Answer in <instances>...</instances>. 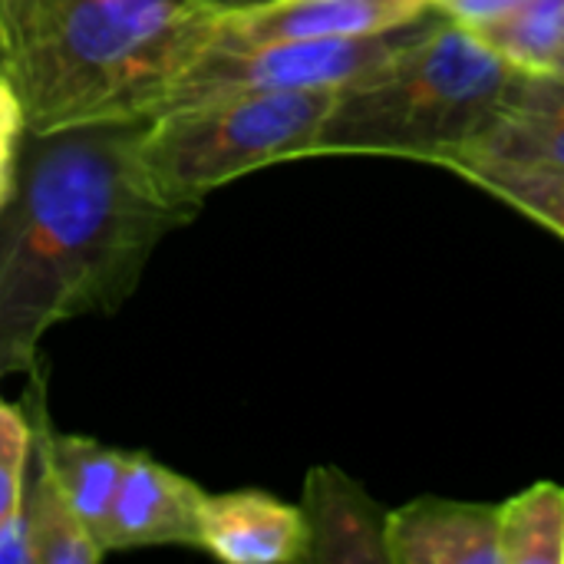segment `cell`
<instances>
[{"label": "cell", "mask_w": 564, "mask_h": 564, "mask_svg": "<svg viewBox=\"0 0 564 564\" xmlns=\"http://www.w3.org/2000/svg\"><path fill=\"white\" fill-rule=\"evenodd\" d=\"M552 73H562L564 76V17H562V40H558V59H555V69Z\"/></svg>", "instance_id": "obj_21"}, {"label": "cell", "mask_w": 564, "mask_h": 564, "mask_svg": "<svg viewBox=\"0 0 564 564\" xmlns=\"http://www.w3.org/2000/svg\"><path fill=\"white\" fill-rule=\"evenodd\" d=\"M20 516L30 529L33 564H96L106 555L93 529L73 512L69 499L63 496L36 436L30 446Z\"/></svg>", "instance_id": "obj_12"}, {"label": "cell", "mask_w": 564, "mask_h": 564, "mask_svg": "<svg viewBox=\"0 0 564 564\" xmlns=\"http://www.w3.org/2000/svg\"><path fill=\"white\" fill-rule=\"evenodd\" d=\"M334 93H254L152 116L139 162L159 198L198 205L258 169L311 159Z\"/></svg>", "instance_id": "obj_4"}, {"label": "cell", "mask_w": 564, "mask_h": 564, "mask_svg": "<svg viewBox=\"0 0 564 564\" xmlns=\"http://www.w3.org/2000/svg\"><path fill=\"white\" fill-rule=\"evenodd\" d=\"M469 185L489 192L492 198L506 202L509 208L522 212L535 225L564 238V169L545 165H519L499 159H476V155H443L433 162Z\"/></svg>", "instance_id": "obj_13"}, {"label": "cell", "mask_w": 564, "mask_h": 564, "mask_svg": "<svg viewBox=\"0 0 564 564\" xmlns=\"http://www.w3.org/2000/svg\"><path fill=\"white\" fill-rule=\"evenodd\" d=\"M564 0H522L496 20L469 26L512 69H555Z\"/></svg>", "instance_id": "obj_15"}, {"label": "cell", "mask_w": 564, "mask_h": 564, "mask_svg": "<svg viewBox=\"0 0 564 564\" xmlns=\"http://www.w3.org/2000/svg\"><path fill=\"white\" fill-rule=\"evenodd\" d=\"M215 17L208 0H0V73L26 132L152 119Z\"/></svg>", "instance_id": "obj_2"}, {"label": "cell", "mask_w": 564, "mask_h": 564, "mask_svg": "<svg viewBox=\"0 0 564 564\" xmlns=\"http://www.w3.org/2000/svg\"><path fill=\"white\" fill-rule=\"evenodd\" d=\"M499 564H564V486L532 482L499 506Z\"/></svg>", "instance_id": "obj_14"}, {"label": "cell", "mask_w": 564, "mask_h": 564, "mask_svg": "<svg viewBox=\"0 0 564 564\" xmlns=\"http://www.w3.org/2000/svg\"><path fill=\"white\" fill-rule=\"evenodd\" d=\"M499 506L423 496L387 512L390 564H499Z\"/></svg>", "instance_id": "obj_9"}, {"label": "cell", "mask_w": 564, "mask_h": 564, "mask_svg": "<svg viewBox=\"0 0 564 564\" xmlns=\"http://www.w3.org/2000/svg\"><path fill=\"white\" fill-rule=\"evenodd\" d=\"M13 162H17V155L0 159V212H3V205H7V198L13 192Z\"/></svg>", "instance_id": "obj_19"}, {"label": "cell", "mask_w": 564, "mask_h": 564, "mask_svg": "<svg viewBox=\"0 0 564 564\" xmlns=\"http://www.w3.org/2000/svg\"><path fill=\"white\" fill-rule=\"evenodd\" d=\"M436 7L423 17L354 40H278V43H231L208 36L195 59L169 89L165 109L215 102L254 93H337L364 73L387 63L403 43L426 30Z\"/></svg>", "instance_id": "obj_5"}, {"label": "cell", "mask_w": 564, "mask_h": 564, "mask_svg": "<svg viewBox=\"0 0 564 564\" xmlns=\"http://www.w3.org/2000/svg\"><path fill=\"white\" fill-rule=\"evenodd\" d=\"M202 552L228 564L307 562L301 506H288L261 489L205 496Z\"/></svg>", "instance_id": "obj_10"}, {"label": "cell", "mask_w": 564, "mask_h": 564, "mask_svg": "<svg viewBox=\"0 0 564 564\" xmlns=\"http://www.w3.org/2000/svg\"><path fill=\"white\" fill-rule=\"evenodd\" d=\"M218 13L225 10H241V7H254V3H271V0H208Z\"/></svg>", "instance_id": "obj_20"}, {"label": "cell", "mask_w": 564, "mask_h": 564, "mask_svg": "<svg viewBox=\"0 0 564 564\" xmlns=\"http://www.w3.org/2000/svg\"><path fill=\"white\" fill-rule=\"evenodd\" d=\"M145 122L23 132L0 212V380L40 364L50 327L119 311L155 248L198 215L149 185Z\"/></svg>", "instance_id": "obj_1"}, {"label": "cell", "mask_w": 564, "mask_h": 564, "mask_svg": "<svg viewBox=\"0 0 564 564\" xmlns=\"http://www.w3.org/2000/svg\"><path fill=\"white\" fill-rule=\"evenodd\" d=\"M33 423L20 406L0 397V529H7L23 506V482L30 466Z\"/></svg>", "instance_id": "obj_16"}, {"label": "cell", "mask_w": 564, "mask_h": 564, "mask_svg": "<svg viewBox=\"0 0 564 564\" xmlns=\"http://www.w3.org/2000/svg\"><path fill=\"white\" fill-rule=\"evenodd\" d=\"M26 132V112L23 102L17 96V89L10 86V79L0 73V159H13L17 145Z\"/></svg>", "instance_id": "obj_17"}, {"label": "cell", "mask_w": 564, "mask_h": 564, "mask_svg": "<svg viewBox=\"0 0 564 564\" xmlns=\"http://www.w3.org/2000/svg\"><path fill=\"white\" fill-rule=\"evenodd\" d=\"M433 10V0H271L215 17L212 36L231 43L354 40L403 26Z\"/></svg>", "instance_id": "obj_7"}, {"label": "cell", "mask_w": 564, "mask_h": 564, "mask_svg": "<svg viewBox=\"0 0 564 564\" xmlns=\"http://www.w3.org/2000/svg\"><path fill=\"white\" fill-rule=\"evenodd\" d=\"M512 73L469 26L436 17L387 63L334 93L314 155L433 162L496 122Z\"/></svg>", "instance_id": "obj_3"}, {"label": "cell", "mask_w": 564, "mask_h": 564, "mask_svg": "<svg viewBox=\"0 0 564 564\" xmlns=\"http://www.w3.org/2000/svg\"><path fill=\"white\" fill-rule=\"evenodd\" d=\"M205 489L145 453H129L112 506L99 525L102 552L202 549Z\"/></svg>", "instance_id": "obj_6"}, {"label": "cell", "mask_w": 564, "mask_h": 564, "mask_svg": "<svg viewBox=\"0 0 564 564\" xmlns=\"http://www.w3.org/2000/svg\"><path fill=\"white\" fill-rule=\"evenodd\" d=\"M522 0H433V7L443 17H449V20H456L463 26H476V23L496 20V17H502L506 10H512Z\"/></svg>", "instance_id": "obj_18"}, {"label": "cell", "mask_w": 564, "mask_h": 564, "mask_svg": "<svg viewBox=\"0 0 564 564\" xmlns=\"http://www.w3.org/2000/svg\"><path fill=\"white\" fill-rule=\"evenodd\" d=\"M387 512L357 479L337 466H311L301 516L311 564H390Z\"/></svg>", "instance_id": "obj_8"}, {"label": "cell", "mask_w": 564, "mask_h": 564, "mask_svg": "<svg viewBox=\"0 0 564 564\" xmlns=\"http://www.w3.org/2000/svg\"><path fill=\"white\" fill-rule=\"evenodd\" d=\"M446 155H476V159H499V162H519V165L564 169L562 73L516 69L496 122L476 142L453 149Z\"/></svg>", "instance_id": "obj_11"}]
</instances>
